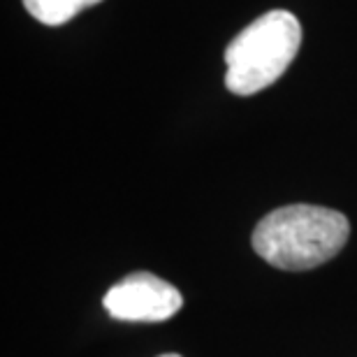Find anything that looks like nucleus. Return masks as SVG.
<instances>
[{
    "mask_svg": "<svg viewBox=\"0 0 357 357\" xmlns=\"http://www.w3.org/2000/svg\"><path fill=\"white\" fill-rule=\"evenodd\" d=\"M351 223L341 211L316 204H288L255 225L251 244L262 260L285 271H306L341 253Z\"/></svg>",
    "mask_w": 357,
    "mask_h": 357,
    "instance_id": "obj_1",
    "label": "nucleus"
},
{
    "mask_svg": "<svg viewBox=\"0 0 357 357\" xmlns=\"http://www.w3.org/2000/svg\"><path fill=\"white\" fill-rule=\"evenodd\" d=\"M302 45V26L295 14L271 10L246 26L225 49V86L234 96H255L271 86Z\"/></svg>",
    "mask_w": 357,
    "mask_h": 357,
    "instance_id": "obj_2",
    "label": "nucleus"
},
{
    "mask_svg": "<svg viewBox=\"0 0 357 357\" xmlns=\"http://www.w3.org/2000/svg\"><path fill=\"white\" fill-rule=\"evenodd\" d=\"M102 306L112 318L126 323H162L181 311L183 297L165 278L135 271L107 290Z\"/></svg>",
    "mask_w": 357,
    "mask_h": 357,
    "instance_id": "obj_3",
    "label": "nucleus"
},
{
    "mask_svg": "<svg viewBox=\"0 0 357 357\" xmlns=\"http://www.w3.org/2000/svg\"><path fill=\"white\" fill-rule=\"evenodd\" d=\"M102 3V0H24V7L33 19L45 26H63L82 10Z\"/></svg>",
    "mask_w": 357,
    "mask_h": 357,
    "instance_id": "obj_4",
    "label": "nucleus"
},
{
    "mask_svg": "<svg viewBox=\"0 0 357 357\" xmlns=\"http://www.w3.org/2000/svg\"><path fill=\"white\" fill-rule=\"evenodd\" d=\"M160 357H181V355H176V353H167V355H160Z\"/></svg>",
    "mask_w": 357,
    "mask_h": 357,
    "instance_id": "obj_5",
    "label": "nucleus"
}]
</instances>
